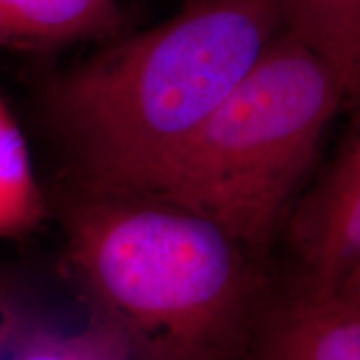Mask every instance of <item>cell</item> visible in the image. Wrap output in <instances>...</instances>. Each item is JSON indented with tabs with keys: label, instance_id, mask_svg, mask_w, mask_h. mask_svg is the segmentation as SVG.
I'll return each mask as SVG.
<instances>
[{
	"label": "cell",
	"instance_id": "1",
	"mask_svg": "<svg viewBox=\"0 0 360 360\" xmlns=\"http://www.w3.org/2000/svg\"><path fill=\"white\" fill-rule=\"evenodd\" d=\"M282 29V0H191L57 74L44 119L79 193L147 197Z\"/></svg>",
	"mask_w": 360,
	"mask_h": 360
},
{
	"label": "cell",
	"instance_id": "2",
	"mask_svg": "<svg viewBox=\"0 0 360 360\" xmlns=\"http://www.w3.org/2000/svg\"><path fill=\"white\" fill-rule=\"evenodd\" d=\"M65 262L90 319L135 360H233L257 310L250 250L204 215L143 197L79 193Z\"/></svg>",
	"mask_w": 360,
	"mask_h": 360
},
{
	"label": "cell",
	"instance_id": "3",
	"mask_svg": "<svg viewBox=\"0 0 360 360\" xmlns=\"http://www.w3.org/2000/svg\"><path fill=\"white\" fill-rule=\"evenodd\" d=\"M344 102L326 62L289 34H278L174 152L143 199L193 210L257 252Z\"/></svg>",
	"mask_w": 360,
	"mask_h": 360
},
{
	"label": "cell",
	"instance_id": "4",
	"mask_svg": "<svg viewBox=\"0 0 360 360\" xmlns=\"http://www.w3.org/2000/svg\"><path fill=\"white\" fill-rule=\"evenodd\" d=\"M289 233L307 278L305 289L314 294H334L360 264V112L295 209Z\"/></svg>",
	"mask_w": 360,
	"mask_h": 360
},
{
	"label": "cell",
	"instance_id": "5",
	"mask_svg": "<svg viewBox=\"0 0 360 360\" xmlns=\"http://www.w3.org/2000/svg\"><path fill=\"white\" fill-rule=\"evenodd\" d=\"M255 360H360V307L305 289L267 319Z\"/></svg>",
	"mask_w": 360,
	"mask_h": 360
},
{
	"label": "cell",
	"instance_id": "6",
	"mask_svg": "<svg viewBox=\"0 0 360 360\" xmlns=\"http://www.w3.org/2000/svg\"><path fill=\"white\" fill-rule=\"evenodd\" d=\"M120 20L119 0H0V49L49 52L114 37Z\"/></svg>",
	"mask_w": 360,
	"mask_h": 360
},
{
	"label": "cell",
	"instance_id": "7",
	"mask_svg": "<svg viewBox=\"0 0 360 360\" xmlns=\"http://www.w3.org/2000/svg\"><path fill=\"white\" fill-rule=\"evenodd\" d=\"M282 27L334 72L345 102L360 103V0H282Z\"/></svg>",
	"mask_w": 360,
	"mask_h": 360
},
{
	"label": "cell",
	"instance_id": "8",
	"mask_svg": "<svg viewBox=\"0 0 360 360\" xmlns=\"http://www.w3.org/2000/svg\"><path fill=\"white\" fill-rule=\"evenodd\" d=\"M47 215L29 143L0 92V238L37 231Z\"/></svg>",
	"mask_w": 360,
	"mask_h": 360
},
{
	"label": "cell",
	"instance_id": "9",
	"mask_svg": "<svg viewBox=\"0 0 360 360\" xmlns=\"http://www.w3.org/2000/svg\"><path fill=\"white\" fill-rule=\"evenodd\" d=\"M0 360H135L110 328L90 319L82 327L22 321Z\"/></svg>",
	"mask_w": 360,
	"mask_h": 360
},
{
	"label": "cell",
	"instance_id": "10",
	"mask_svg": "<svg viewBox=\"0 0 360 360\" xmlns=\"http://www.w3.org/2000/svg\"><path fill=\"white\" fill-rule=\"evenodd\" d=\"M22 321L24 319H22L19 310H17L13 294L8 289L7 283L0 278V354H2L4 347L11 340V337L17 330V327L20 326Z\"/></svg>",
	"mask_w": 360,
	"mask_h": 360
},
{
	"label": "cell",
	"instance_id": "11",
	"mask_svg": "<svg viewBox=\"0 0 360 360\" xmlns=\"http://www.w3.org/2000/svg\"><path fill=\"white\" fill-rule=\"evenodd\" d=\"M334 295L360 307V264L350 270L344 281L337 285Z\"/></svg>",
	"mask_w": 360,
	"mask_h": 360
}]
</instances>
